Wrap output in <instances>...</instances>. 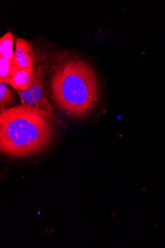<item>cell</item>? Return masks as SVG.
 Wrapping results in <instances>:
<instances>
[{
  "instance_id": "8",
  "label": "cell",
  "mask_w": 165,
  "mask_h": 248,
  "mask_svg": "<svg viewBox=\"0 0 165 248\" xmlns=\"http://www.w3.org/2000/svg\"><path fill=\"white\" fill-rule=\"evenodd\" d=\"M13 66L12 63L3 58L0 57V82H5L9 84L10 74Z\"/></svg>"
},
{
  "instance_id": "5",
  "label": "cell",
  "mask_w": 165,
  "mask_h": 248,
  "mask_svg": "<svg viewBox=\"0 0 165 248\" xmlns=\"http://www.w3.org/2000/svg\"><path fill=\"white\" fill-rule=\"evenodd\" d=\"M33 69L12 68L9 79V84L18 91H24L28 89L32 80Z\"/></svg>"
},
{
  "instance_id": "2",
  "label": "cell",
  "mask_w": 165,
  "mask_h": 248,
  "mask_svg": "<svg viewBox=\"0 0 165 248\" xmlns=\"http://www.w3.org/2000/svg\"><path fill=\"white\" fill-rule=\"evenodd\" d=\"M50 90L54 104L72 119L82 118L90 114L99 99V86L95 71L76 56L66 57L53 67Z\"/></svg>"
},
{
  "instance_id": "3",
  "label": "cell",
  "mask_w": 165,
  "mask_h": 248,
  "mask_svg": "<svg viewBox=\"0 0 165 248\" xmlns=\"http://www.w3.org/2000/svg\"><path fill=\"white\" fill-rule=\"evenodd\" d=\"M47 64H35L32 72V80L30 87L24 91H18L21 104L36 106L45 110L52 118L53 107L46 96L45 87V70Z\"/></svg>"
},
{
  "instance_id": "4",
  "label": "cell",
  "mask_w": 165,
  "mask_h": 248,
  "mask_svg": "<svg viewBox=\"0 0 165 248\" xmlns=\"http://www.w3.org/2000/svg\"><path fill=\"white\" fill-rule=\"evenodd\" d=\"M35 56L31 42L18 38L15 41V49L13 60L12 68L33 69Z\"/></svg>"
},
{
  "instance_id": "7",
  "label": "cell",
  "mask_w": 165,
  "mask_h": 248,
  "mask_svg": "<svg viewBox=\"0 0 165 248\" xmlns=\"http://www.w3.org/2000/svg\"><path fill=\"white\" fill-rule=\"evenodd\" d=\"M15 97L12 90L5 82H0V108H9L13 105Z\"/></svg>"
},
{
  "instance_id": "1",
  "label": "cell",
  "mask_w": 165,
  "mask_h": 248,
  "mask_svg": "<svg viewBox=\"0 0 165 248\" xmlns=\"http://www.w3.org/2000/svg\"><path fill=\"white\" fill-rule=\"evenodd\" d=\"M53 121L45 110L30 105L1 109V151L12 157L32 156L43 151L54 138Z\"/></svg>"
},
{
  "instance_id": "6",
  "label": "cell",
  "mask_w": 165,
  "mask_h": 248,
  "mask_svg": "<svg viewBox=\"0 0 165 248\" xmlns=\"http://www.w3.org/2000/svg\"><path fill=\"white\" fill-rule=\"evenodd\" d=\"M14 36L8 32L0 39V57L3 58L13 63Z\"/></svg>"
}]
</instances>
